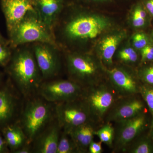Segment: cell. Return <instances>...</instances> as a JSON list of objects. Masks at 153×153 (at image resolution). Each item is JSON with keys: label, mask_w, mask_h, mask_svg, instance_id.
I'll return each instance as SVG.
<instances>
[{"label": "cell", "mask_w": 153, "mask_h": 153, "mask_svg": "<svg viewBox=\"0 0 153 153\" xmlns=\"http://www.w3.org/2000/svg\"><path fill=\"white\" fill-rule=\"evenodd\" d=\"M73 11L68 13L64 9L53 28L56 44L62 52L97 38L110 25L104 17L82 10Z\"/></svg>", "instance_id": "1"}, {"label": "cell", "mask_w": 153, "mask_h": 153, "mask_svg": "<svg viewBox=\"0 0 153 153\" xmlns=\"http://www.w3.org/2000/svg\"><path fill=\"white\" fill-rule=\"evenodd\" d=\"M5 68L23 96L28 99L38 93L44 80L31 44L13 49L11 60Z\"/></svg>", "instance_id": "2"}, {"label": "cell", "mask_w": 153, "mask_h": 153, "mask_svg": "<svg viewBox=\"0 0 153 153\" xmlns=\"http://www.w3.org/2000/svg\"><path fill=\"white\" fill-rule=\"evenodd\" d=\"M68 79L85 88L106 79V68L98 58L85 52H63Z\"/></svg>", "instance_id": "3"}, {"label": "cell", "mask_w": 153, "mask_h": 153, "mask_svg": "<svg viewBox=\"0 0 153 153\" xmlns=\"http://www.w3.org/2000/svg\"><path fill=\"white\" fill-rule=\"evenodd\" d=\"M23 108L19 125L31 145L41 132L55 119L54 103L46 101L39 95L28 98Z\"/></svg>", "instance_id": "4"}, {"label": "cell", "mask_w": 153, "mask_h": 153, "mask_svg": "<svg viewBox=\"0 0 153 153\" xmlns=\"http://www.w3.org/2000/svg\"><path fill=\"white\" fill-rule=\"evenodd\" d=\"M8 34L9 45L13 49L36 42L57 45L53 30L42 21L35 10L28 12Z\"/></svg>", "instance_id": "5"}, {"label": "cell", "mask_w": 153, "mask_h": 153, "mask_svg": "<svg viewBox=\"0 0 153 153\" xmlns=\"http://www.w3.org/2000/svg\"><path fill=\"white\" fill-rule=\"evenodd\" d=\"M119 97L107 79L84 88L81 98L86 105L91 120L104 123L108 112Z\"/></svg>", "instance_id": "6"}, {"label": "cell", "mask_w": 153, "mask_h": 153, "mask_svg": "<svg viewBox=\"0 0 153 153\" xmlns=\"http://www.w3.org/2000/svg\"><path fill=\"white\" fill-rule=\"evenodd\" d=\"M55 119L62 131L69 133L92 120L86 105L80 98L54 104Z\"/></svg>", "instance_id": "7"}, {"label": "cell", "mask_w": 153, "mask_h": 153, "mask_svg": "<svg viewBox=\"0 0 153 153\" xmlns=\"http://www.w3.org/2000/svg\"><path fill=\"white\" fill-rule=\"evenodd\" d=\"M84 88L68 79H53L43 81L37 94L46 101L55 104L80 98Z\"/></svg>", "instance_id": "8"}, {"label": "cell", "mask_w": 153, "mask_h": 153, "mask_svg": "<svg viewBox=\"0 0 153 153\" xmlns=\"http://www.w3.org/2000/svg\"><path fill=\"white\" fill-rule=\"evenodd\" d=\"M31 44L44 81L54 79L62 68V50L51 43L36 42Z\"/></svg>", "instance_id": "9"}, {"label": "cell", "mask_w": 153, "mask_h": 153, "mask_svg": "<svg viewBox=\"0 0 153 153\" xmlns=\"http://www.w3.org/2000/svg\"><path fill=\"white\" fill-rule=\"evenodd\" d=\"M113 124L115 136L113 153L121 152L127 145L143 134L149 124L146 112Z\"/></svg>", "instance_id": "10"}, {"label": "cell", "mask_w": 153, "mask_h": 153, "mask_svg": "<svg viewBox=\"0 0 153 153\" xmlns=\"http://www.w3.org/2000/svg\"><path fill=\"white\" fill-rule=\"evenodd\" d=\"M106 76L119 97L140 93L142 83L134 68L123 65L113 66L106 69Z\"/></svg>", "instance_id": "11"}, {"label": "cell", "mask_w": 153, "mask_h": 153, "mask_svg": "<svg viewBox=\"0 0 153 153\" xmlns=\"http://www.w3.org/2000/svg\"><path fill=\"white\" fill-rule=\"evenodd\" d=\"M146 106L140 93L119 97L107 114L104 123H114L134 117L146 111Z\"/></svg>", "instance_id": "12"}, {"label": "cell", "mask_w": 153, "mask_h": 153, "mask_svg": "<svg viewBox=\"0 0 153 153\" xmlns=\"http://www.w3.org/2000/svg\"><path fill=\"white\" fill-rule=\"evenodd\" d=\"M1 4L8 33L28 12L35 10L34 0H1Z\"/></svg>", "instance_id": "13"}, {"label": "cell", "mask_w": 153, "mask_h": 153, "mask_svg": "<svg viewBox=\"0 0 153 153\" xmlns=\"http://www.w3.org/2000/svg\"><path fill=\"white\" fill-rule=\"evenodd\" d=\"M61 131L62 129L55 119L33 142V152L57 153Z\"/></svg>", "instance_id": "14"}, {"label": "cell", "mask_w": 153, "mask_h": 153, "mask_svg": "<svg viewBox=\"0 0 153 153\" xmlns=\"http://www.w3.org/2000/svg\"><path fill=\"white\" fill-rule=\"evenodd\" d=\"M34 8L38 16L53 30L66 6V0H34Z\"/></svg>", "instance_id": "15"}, {"label": "cell", "mask_w": 153, "mask_h": 153, "mask_svg": "<svg viewBox=\"0 0 153 153\" xmlns=\"http://www.w3.org/2000/svg\"><path fill=\"white\" fill-rule=\"evenodd\" d=\"M8 85L0 88V128L10 124L18 108V99Z\"/></svg>", "instance_id": "16"}, {"label": "cell", "mask_w": 153, "mask_h": 153, "mask_svg": "<svg viewBox=\"0 0 153 153\" xmlns=\"http://www.w3.org/2000/svg\"><path fill=\"white\" fill-rule=\"evenodd\" d=\"M101 126L90 120L76 127L69 133L79 153H88V146L94 140L95 132Z\"/></svg>", "instance_id": "17"}, {"label": "cell", "mask_w": 153, "mask_h": 153, "mask_svg": "<svg viewBox=\"0 0 153 153\" xmlns=\"http://www.w3.org/2000/svg\"><path fill=\"white\" fill-rule=\"evenodd\" d=\"M123 38V33H115L106 36L100 42L98 59L106 69L114 66L115 53Z\"/></svg>", "instance_id": "18"}, {"label": "cell", "mask_w": 153, "mask_h": 153, "mask_svg": "<svg viewBox=\"0 0 153 153\" xmlns=\"http://www.w3.org/2000/svg\"><path fill=\"white\" fill-rule=\"evenodd\" d=\"M2 130L6 143L13 152L27 144V137L19 123L10 124Z\"/></svg>", "instance_id": "19"}, {"label": "cell", "mask_w": 153, "mask_h": 153, "mask_svg": "<svg viewBox=\"0 0 153 153\" xmlns=\"http://www.w3.org/2000/svg\"><path fill=\"white\" fill-rule=\"evenodd\" d=\"M143 134L126 146L121 153H153V141L149 135Z\"/></svg>", "instance_id": "20"}, {"label": "cell", "mask_w": 153, "mask_h": 153, "mask_svg": "<svg viewBox=\"0 0 153 153\" xmlns=\"http://www.w3.org/2000/svg\"><path fill=\"white\" fill-rule=\"evenodd\" d=\"M149 16L143 4L138 3L134 7L132 13L131 23L134 27L142 29L148 25Z\"/></svg>", "instance_id": "21"}, {"label": "cell", "mask_w": 153, "mask_h": 153, "mask_svg": "<svg viewBox=\"0 0 153 153\" xmlns=\"http://www.w3.org/2000/svg\"><path fill=\"white\" fill-rule=\"evenodd\" d=\"M100 141L112 149L114 141L115 130L113 124L111 123H105L102 125L95 132Z\"/></svg>", "instance_id": "22"}, {"label": "cell", "mask_w": 153, "mask_h": 153, "mask_svg": "<svg viewBox=\"0 0 153 153\" xmlns=\"http://www.w3.org/2000/svg\"><path fill=\"white\" fill-rule=\"evenodd\" d=\"M118 60L121 65L134 68L136 65L140 64V57H139L136 49L131 47H127L121 50L117 55Z\"/></svg>", "instance_id": "23"}, {"label": "cell", "mask_w": 153, "mask_h": 153, "mask_svg": "<svg viewBox=\"0 0 153 153\" xmlns=\"http://www.w3.org/2000/svg\"><path fill=\"white\" fill-rule=\"evenodd\" d=\"M57 153H79L69 133L62 130L57 146Z\"/></svg>", "instance_id": "24"}, {"label": "cell", "mask_w": 153, "mask_h": 153, "mask_svg": "<svg viewBox=\"0 0 153 153\" xmlns=\"http://www.w3.org/2000/svg\"><path fill=\"white\" fill-rule=\"evenodd\" d=\"M136 70L142 84L153 85V62L140 64Z\"/></svg>", "instance_id": "25"}, {"label": "cell", "mask_w": 153, "mask_h": 153, "mask_svg": "<svg viewBox=\"0 0 153 153\" xmlns=\"http://www.w3.org/2000/svg\"><path fill=\"white\" fill-rule=\"evenodd\" d=\"M140 94L146 105L153 119V85L142 84Z\"/></svg>", "instance_id": "26"}, {"label": "cell", "mask_w": 153, "mask_h": 153, "mask_svg": "<svg viewBox=\"0 0 153 153\" xmlns=\"http://www.w3.org/2000/svg\"><path fill=\"white\" fill-rule=\"evenodd\" d=\"M132 43L134 48L139 51L148 45L153 44L150 36L143 32H138L134 35Z\"/></svg>", "instance_id": "27"}, {"label": "cell", "mask_w": 153, "mask_h": 153, "mask_svg": "<svg viewBox=\"0 0 153 153\" xmlns=\"http://www.w3.org/2000/svg\"><path fill=\"white\" fill-rule=\"evenodd\" d=\"M13 49L8 42L0 43V67H5L8 64L13 55Z\"/></svg>", "instance_id": "28"}, {"label": "cell", "mask_w": 153, "mask_h": 153, "mask_svg": "<svg viewBox=\"0 0 153 153\" xmlns=\"http://www.w3.org/2000/svg\"><path fill=\"white\" fill-rule=\"evenodd\" d=\"M140 64L153 62V44H150L140 50Z\"/></svg>", "instance_id": "29"}, {"label": "cell", "mask_w": 153, "mask_h": 153, "mask_svg": "<svg viewBox=\"0 0 153 153\" xmlns=\"http://www.w3.org/2000/svg\"><path fill=\"white\" fill-rule=\"evenodd\" d=\"M102 143L100 141L95 142L92 141L88 146V153H102Z\"/></svg>", "instance_id": "30"}, {"label": "cell", "mask_w": 153, "mask_h": 153, "mask_svg": "<svg viewBox=\"0 0 153 153\" xmlns=\"http://www.w3.org/2000/svg\"><path fill=\"white\" fill-rule=\"evenodd\" d=\"M143 5L148 13L153 17V0H143Z\"/></svg>", "instance_id": "31"}, {"label": "cell", "mask_w": 153, "mask_h": 153, "mask_svg": "<svg viewBox=\"0 0 153 153\" xmlns=\"http://www.w3.org/2000/svg\"><path fill=\"white\" fill-rule=\"evenodd\" d=\"M33 152L31 145L26 144L14 152V153H30Z\"/></svg>", "instance_id": "32"}, {"label": "cell", "mask_w": 153, "mask_h": 153, "mask_svg": "<svg viewBox=\"0 0 153 153\" xmlns=\"http://www.w3.org/2000/svg\"><path fill=\"white\" fill-rule=\"evenodd\" d=\"M8 148L4 137L0 135V153H7Z\"/></svg>", "instance_id": "33"}, {"label": "cell", "mask_w": 153, "mask_h": 153, "mask_svg": "<svg viewBox=\"0 0 153 153\" xmlns=\"http://www.w3.org/2000/svg\"><path fill=\"white\" fill-rule=\"evenodd\" d=\"M149 134L150 137L151 139L153 141V119H152V122H151L150 127V129L149 131Z\"/></svg>", "instance_id": "34"}, {"label": "cell", "mask_w": 153, "mask_h": 153, "mask_svg": "<svg viewBox=\"0 0 153 153\" xmlns=\"http://www.w3.org/2000/svg\"><path fill=\"white\" fill-rule=\"evenodd\" d=\"M8 40L6 39L5 38H4L2 35L0 33V43H4L8 42Z\"/></svg>", "instance_id": "35"}, {"label": "cell", "mask_w": 153, "mask_h": 153, "mask_svg": "<svg viewBox=\"0 0 153 153\" xmlns=\"http://www.w3.org/2000/svg\"><path fill=\"white\" fill-rule=\"evenodd\" d=\"M89 1H93L100 2H104L109 1L111 0H89Z\"/></svg>", "instance_id": "36"}, {"label": "cell", "mask_w": 153, "mask_h": 153, "mask_svg": "<svg viewBox=\"0 0 153 153\" xmlns=\"http://www.w3.org/2000/svg\"><path fill=\"white\" fill-rule=\"evenodd\" d=\"M150 37L151 40H152V42L153 44V31L151 32Z\"/></svg>", "instance_id": "37"}, {"label": "cell", "mask_w": 153, "mask_h": 153, "mask_svg": "<svg viewBox=\"0 0 153 153\" xmlns=\"http://www.w3.org/2000/svg\"><path fill=\"white\" fill-rule=\"evenodd\" d=\"M2 79V74L0 72V84H1V82Z\"/></svg>", "instance_id": "38"}]
</instances>
